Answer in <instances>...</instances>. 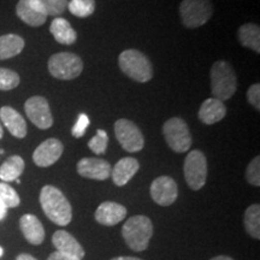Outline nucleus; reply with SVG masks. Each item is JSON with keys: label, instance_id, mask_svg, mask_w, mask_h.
<instances>
[{"label": "nucleus", "instance_id": "72a5a7b5", "mask_svg": "<svg viewBox=\"0 0 260 260\" xmlns=\"http://www.w3.org/2000/svg\"><path fill=\"white\" fill-rule=\"evenodd\" d=\"M47 260H75V259L69 258V256H67V255H63L61 253L56 251V252L52 253L50 256H48Z\"/></svg>", "mask_w": 260, "mask_h": 260}, {"label": "nucleus", "instance_id": "cd10ccee", "mask_svg": "<svg viewBox=\"0 0 260 260\" xmlns=\"http://www.w3.org/2000/svg\"><path fill=\"white\" fill-rule=\"evenodd\" d=\"M0 203L4 205L6 209H14L21 204L17 191L5 182H0Z\"/></svg>", "mask_w": 260, "mask_h": 260}, {"label": "nucleus", "instance_id": "5701e85b", "mask_svg": "<svg viewBox=\"0 0 260 260\" xmlns=\"http://www.w3.org/2000/svg\"><path fill=\"white\" fill-rule=\"evenodd\" d=\"M237 37L243 47H248L256 53H260V28L254 23L241 25L237 31Z\"/></svg>", "mask_w": 260, "mask_h": 260}, {"label": "nucleus", "instance_id": "f257e3e1", "mask_svg": "<svg viewBox=\"0 0 260 260\" xmlns=\"http://www.w3.org/2000/svg\"><path fill=\"white\" fill-rule=\"evenodd\" d=\"M40 205L47 218L65 226L73 218V209L65 195L53 186H45L40 191Z\"/></svg>", "mask_w": 260, "mask_h": 260}, {"label": "nucleus", "instance_id": "412c9836", "mask_svg": "<svg viewBox=\"0 0 260 260\" xmlns=\"http://www.w3.org/2000/svg\"><path fill=\"white\" fill-rule=\"evenodd\" d=\"M50 31L61 45H73L77 40V32L65 18L56 17L50 25Z\"/></svg>", "mask_w": 260, "mask_h": 260}, {"label": "nucleus", "instance_id": "20e7f679", "mask_svg": "<svg viewBox=\"0 0 260 260\" xmlns=\"http://www.w3.org/2000/svg\"><path fill=\"white\" fill-rule=\"evenodd\" d=\"M118 65L126 76L136 82H148L153 77V68L146 54L138 50H125L118 57Z\"/></svg>", "mask_w": 260, "mask_h": 260}, {"label": "nucleus", "instance_id": "58836bf2", "mask_svg": "<svg viewBox=\"0 0 260 260\" xmlns=\"http://www.w3.org/2000/svg\"><path fill=\"white\" fill-rule=\"evenodd\" d=\"M3 135H4V132H3V125H2V122H0V140L3 139Z\"/></svg>", "mask_w": 260, "mask_h": 260}, {"label": "nucleus", "instance_id": "aec40b11", "mask_svg": "<svg viewBox=\"0 0 260 260\" xmlns=\"http://www.w3.org/2000/svg\"><path fill=\"white\" fill-rule=\"evenodd\" d=\"M139 169L140 164L135 158H122L121 160L116 162V165L111 170L112 180L115 182L116 186H125V184L135 176V174L139 171Z\"/></svg>", "mask_w": 260, "mask_h": 260}, {"label": "nucleus", "instance_id": "473e14b6", "mask_svg": "<svg viewBox=\"0 0 260 260\" xmlns=\"http://www.w3.org/2000/svg\"><path fill=\"white\" fill-rule=\"evenodd\" d=\"M247 99L251 105L256 110H260V84L254 83L249 87L247 92Z\"/></svg>", "mask_w": 260, "mask_h": 260}, {"label": "nucleus", "instance_id": "bb28decb", "mask_svg": "<svg viewBox=\"0 0 260 260\" xmlns=\"http://www.w3.org/2000/svg\"><path fill=\"white\" fill-rule=\"evenodd\" d=\"M44 15L59 16L68 8V0H34Z\"/></svg>", "mask_w": 260, "mask_h": 260}, {"label": "nucleus", "instance_id": "dca6fc26", "mask_svg": "<svg viewBox=\"0 0 260 260\" xmlns=\"http://www.w3.org/2000/svg\"><path fill=\"white\" fill-rule=\"evenodd\" d=\"M0 119L12 136L17 139H24L27 136V123L21 113L11 106H3L0 109Z\"/></svg>", "mask_w": 260, "mask_h": 260}, {"label": "nucleus", "instance_id": "2eb2a0df", "mask_svg": "<svg viewBox=\"0 0 260 260\" xmlns=\"http://www.w3.org/2000/svg\"><path fill=\"white\" fill-rule=\"evenodd\" d=\"M126 217V209L123 205L113 203V201H105L99 205L95 211V219L98 223L106 226H112L122 222Z\"/></svg>", "mask_w": 260, "mask_h": 260}, {"label": "nucleus", "instance_id": "0eeeda50", "mask_svg": "<svg viewBox=\"0 0 260 260\" xmlns=\"http://www.w3.org/2000/svg\"><path fill=\"white\" fill-rule=\"evenodd\" d=\"M162 134L169 147L176 153H184L191 146V135L187 123L178 117H172L162 125Z\"/></svg>", "mask_w": 260, "mask_h": 260}, {"label": "nucleus", "instance_id": "39448f33", "mask_svg": "<svg viewBox=\"0 0 260 260\" xmlns=\"http://www.w3.org/2000/svg\"><path fill=\"white\" fill-rule=\"evenodd\" d=\"M48 71L58 80H74L82 74V59L75 53L70 52H59L53 54L47 64Z\"/></svg>", "mask_w": 260, "mask_h": 260}, {"label": "nucleus", "instance_id": "f03ea898", "mask_svg": "<svg viewBox=\"0 0 260 260\" xmlns=\"http://www.w3.org/2000/svg\"><path fill=\"white\" fill-rule=\"evenodd\" d=\"M153 235V224L146 216H134L129 218L122 228V236L130 249L142 252L148 247Z\"/></svg>", "mask_w": 260, "mask_h": 260}, {"label": "nucleus", "instance_id": "4be33fe9", "mask_svg": "<svg viewBox=\"0 0 260 260\" xmlns=\"http://www.w3.org/2000/svg\"><path fill=\"white\" fill-rule=\"evenodd\" d=\"M24 40L19 35L6 34L0 37V60L18 56L24 48Z\"/></svg>", "mask_w": 260, "mask_h": 260}, {"label": "nucleus", "instance_id": "c85d7f7f", "mask_svg": "<svg viewBox=\"0 0 260 260\" xmlns=\"http://www.w3.org/2000/svg\"><path fill=\"white\" fill-rule=\"evenodd\" d=\"M21 79L14 70L0 68V90H11L18 87Z\"/></svg>", "mask_w": 260, "mask_h": 260}, {"label": "nucleus", "instance_id": "1a4fd4ad", "mask_svg": "<svg viewBox=\"0 0 260 260\" xmlns=\"http://www.w3.org/2000/svg\"><path fill=\"white\" fill-rule=\"evenodd\" d=\"M115 135L117 141L126 152H139L144 148L145 139L141 130L134 122L121 118L115 123Z\"/></svg>", "mask_w": 260, "mask_h": 260}, {"label": "nucleus", "instance_id": "9b49d317", "mask_svg": "<svg viewBox=\"0 0 260 260\" xmlns=\"http://www.w3.org/2000/svg\"><path fill=\"white\" fill-rule=\"evenodd\" d=\"M178 188L174 178L160 176L152 182L151 197L155 204L160 206H170L176 201Z\"/></svg>", "mask_w": 260, "mask_h": 260}, {"label": "nucleus", "instance_id": "ea45409f", "mask_svg": "<svg viewBox=\"0 0 260 260\" xmlns=\"http://www.w3.org/2000/svg\"><path fill=\"white\" fill-rule=\"evenodd\" d=\"M3 254H4V249H3L2 247H0V256H2Z\"/></svg>", "mask_w": 260, "mask_h": 260}, {"label": "nucleus", "instance_id": "6e6552de", "mask_svg": "<svg viewBox=\"0 0 260 260\" xmlns=\"http://www.w3.org/2000/svg\"><path fill=\"white\" fill-rule=\"evenodd\" d=\"M184 178L190 189L199 190L205 186L207 178V160L201 151H190L184 160Z\"/></svg>", "mask_w": 260, "mask_h": 260}, {"label": "nucleus", "instance_id": "6ab92c4d", "mask_svg": "<svg viewBox=\"0 0 260 260\" xmlns=\"http://www.w3.org/2000/svg\"><path fill=\"white\" fill-rule=\"evenodd\" d=\"M226 115V107L223 102L214 98L206 99L201 104L199 109V119L204 124L212 125L214 123H218L219 121L225 117Z\"/></svg>", "mask_w": 260, "mask_h": 260}, {"label": "nucleus", "instance_id": "7ed1b4c3", "mask_svg": "<svg viewBox=\"0 0 260 260\" xmlns=\"http://www.w3.org/2000/svg\"><path fill=\"white\" fill-rule=\"evenodd\" d=\"M237 79L233 67L225 60H217L211 68V89L214 99L225 102L236 92Z\"/></svg>", "mask_w": 260, "mask_h": 260}, {"label": "nucleus", "instance_id": "9d476101", "mask_svg": "<svg viewBox=\"0 0 260 260\" xmlns=\"http://www.w3.org/2000/svg\"><path fill=\"white\" fill-rule=\"evenodd\" d=\"M24 111L29 121L39 129H48L53 124V117L46 98L40 95L29 98L24 104Z\"/></svg>", "mask_w": 260, "mask_h": 260}, {"label": "nucleus", "instance_id": "2f4dec72", "mask_svg": "<svg viewBox=\"0 0 260 260\" xmlns=\"http://www.w3.org/2000/svg\"><path fill=\"white\" fill-rule=\"evenodd\" d=\"M89 126V118L86 113H80L79 118H77L76 123L71 129V134H73L74 138L79 139L82 138V136L86 134V130Z\"/></svg>", "mask_w": 260, "mask_h": 260}, {"label": "nucleus", "instance_id": "a211bd4d", "mask_svg": "<svg viewBox=\"0 0 260 260\" xmlns=\"http://www.w3.org/2000/svg\"><path fill=\"white\" fill-rule=\"evenodd\" d=\"M22 234L29 243L34 246H39L44 242L45 230L40 220L34 214H24L19 219Z\"/></svg>", "mask_w": 260, "mask_h": 260}, {"label": "nucleus", "instance_id": "c9c22d12", "mask_svg": "<svg viewBox=\"0 0 260 260\" xmlns=\"http://www.w3.org/2000/svg\"><path fill=\"white\" fill-rule=\"evenodd\" d=\"M6 213H8V209L0 203V220H3L6 217Z\"/></svg>", "mask_w": 260, "mask_h": 260}, {"label": "nucleus", "instance_id": "393cba45", "mask_svg": "<svg viewBox=\"0 0 260 260\" xmlns=\"http://www.w3.org/2000/svg\"><path fill=\"white\" fill-rule=\"evenodd\" d=\"M246 232L252 237L260 239V206L259 204L251 205L245 212V219H243Z\"/></svg>", "mask_w": 260, "mask_h": 260}, {"label": "nucleus", "instance_id": "4468645a", "mask_svg": "<svg viewBox=\"0 0 260 260\" xmlns=\"http://www.w3.org/2000/svg\"><path fill=\"white\" fill-rule=\"evenodd\" d=\"M52 243L57 252L75 260H81L84 256V249L75 237L65 230H58L52 236Z\"/></svg>", "mask_w": 260, "mask_h": 260}, {"label": "nucleus", "instance_id": "f8f14e48", "mask_svg": "<svg viewBox=\"0 0 260 260\" xmlns=\"http://www.w3.org/2000/svg\"><path fill=\"white\" fill-rule=\"evenodd\" d=\"M63 144L58 139H47L38 146L32 153V160L40 168L53 165L63 154Z\"/></svg>", "mask_w": 260, "mask_h": 260}, {"label": "nucleus", "instance_id": "c756f323", "mask_svg": "<svg viewBox=\"0 0 260 260\" xmlns=\"http://www.w3.org/2000/svg\"><path fill=\"white\" fill-rule=\"evenodd\" d=\"M107 145H109V136H107L105 130L102 129L98 130L96 135L90 139L88 142V147L98 155H102L105 153Z\"/></svg>", "mask_w": 260, "mask_h": 260}, {"label": "nucleus", "instance_id": "7c9ffc66", "mask_svg": "<svg viewBox=\"0 0 260 260\" xmlns=\"http://www.w3.org/2000/svg\"><path fill=\"white\" fill-rule=\"evenodd\" d=\"M246 180L254 187L260 186V157H255L249 162L246 170Z\"/></svg>", "mask_w": 260, "mask_h": 260}, {"label": "nucleus", "instance_id": "423d86ee", "mask_svg": "<svg viewBox=\"0 0 260 260\" xmlns=\"http://www.w3.org/2000/svg\"><path fill=\"white\" fill-rule=\"evenodd\" d=\"M213 6L210 0H183L180 5L182 23L187 28H199L210 21Z\"/></svg>", "mask_w": 260, "mask_h": 260}, {"label": "nucleus", "instance_id": "f3484780", "mask_svg": "<svg viewBox=\"0 0 260 260\" xmlns=\"http://www.w3.org/2000/svg\"><path fill=\"white\" fill-rule=\"evenodd\" d=\"M18 18L30 27H40L47 21V16L41 12L34 0H19L16 6Z\"/></svg>", "mask_w": 260, "mask_h": 260}, {"label": "nucleus", "instance_id": "4c0bfd02", "mask_svg": "<svg viewBox=\"0 0 260 260\" xmlns=\"http://www.w3.org/2000/svg\"><path fill=\"white\" fill-rule=\"evenodd\" d=\"M210 260H234V259L230 258V256H226V255H218V256H214V258L210 259Z\"/></svg>", "mask_w": 260, "mask_h": 260}, {"label": "nucleus", "instance_id": "e433bc0d", "mask_svg": "<svg viewBox=\"0 0 260 260\" xmlns=\"http://www.w3.org/2000/svg\"><path fill=\"white\" fill-rule=\"evenodd\" d=\"M111 260H142L140 258H135V256H116Z\"/></svg>", "mask_w": 260, "mask_h": 260}, {"label": "nucleus", "instance_id": "f704fd0d", "mask_svg": "<svg viewBox=\"0 0 260 260\" xmlns=\"http://www.w3.org/2000/svg\"><path fill=\"white\" fill-rule=\"evenodd\" d=\"M16 260H38V259H35L34 256L30 254H25V253H23V254H19L17 258H16Z\"/></svg>", "mask_w": 260, "mask_h": 260}, {"label": "nucleus", "instance_id": "a878e982", "mask_svg": "<svg viewBox=\"0 0 260 260\" xmlns=\"http://www.w3.org/2000/svg\"><path fill=\"white\" fill-rule=\"evenodd\" d=\"M68 9L76 17L86 18L95 11V0H70Z\"/></svg>", "mask_w": 260, "mask_h": 260}, {"label": "nucleus", "instance_id": "b1692460", "mask_svg": "<svg viewBox=\"0 0 260 260\" xmlns=\"http://www.w3.org/2000/svg\"><path fill=\"white\" fill-rule=\"evenodd\" d=\"M24 160L19 155H12L3 162L0 167V180L3 182L16 181L24 170Z\"/></svg>", "mask_w": 260, "mask_h": 260}, {"label": "nucleus", "instance_id": "ddd939ff", "mask_svg": "<svg viewBox=\"0 0 260 260\" xmlns=\"http://www.w3.org/2000/svg\"><path fill=\"white\" fill-rule=\"evenodd\" d=\"M77 172L84 178L105 181L111 176V165L105 159L83 158L77 162Z\"/></svg>", "mask_w": 260, "mask_h": 260}]
</instances>
